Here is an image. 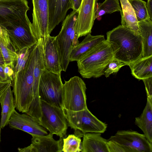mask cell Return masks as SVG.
<instances>
[{"mask_svg":"<svg viewBox=\"0 0 152 152\" xmlns=\"http://www.w3.org/2000/svg\"><path fill=\"white\" fill-rule=\"evenodd\" d=\"M115 52L114 58L128 66L142 57L141 37L120 25L107 33L106 39Z\"/></svg>","mask_w":152,"mask_h":152,"instance_id":"obj_1","label":"cell"},{"mask_svg":"<svg viewBox=\"0 0 152 152\" xmlns=\"http://www.w3.org/2000/svg\"><path fill=\"white\" fill-rule=\"evenodd\" d=\"M36 55L35 45L32 47L24 68L14 74L12 86L15 108L26 113L33 98V69Z\"/></svg>","mask_w":152,"mask_h":152,"instance_id":"obj_2","label":"cell"},{"mask_svg":"<svg viewBox=\"0 0 152 152\" xmlns=\"http://www.w3.org/2000/svg\"><path fill=\"white\" fill-rule=\"evenodd\" d=\"M115 52L106 39L99 43L77 61L78 72L83 78H98L104 75Z\"/></svg>","mask_w":152,"mask_h":152,"instance_id":"obj_3","label":"cell"},{"mask_svg":"<svg viewBox=\"0 0 152 152\" xmlns=\"http://www.w3.org/2000/svg\"><path fill=\"white\" fill-rule=\"evenodd\" d=\"M83 80L77 76L71 77L63 84L62 108L76 111L87 108L86 91Z\"/></svg>","mask_w":152,"mask_h":152,"instance_id":"obj_4","label":"cell"},{"mask_svg":"<svg viewBox=\"0 0 152 152\" xmlns=\"http://www.w3.org/2000/svg\"><path fill=\"white\" fill-rule=\"evenodd\" d=\"M68 126L75 131L83 133L95 132L103 133L106 130L107 125L99 120L88 108L72 111L62 108Z\"/></svg>","mask_w":152,"mask_h":152,"instance_id":"obj_5","label":"cell"},{"mask_svg":"<svg viewBox=\"0 0 152 152\" xmlns=\"http://www.w3.org/2000/svg\"><path fill=\"white\" fill-rule=\"evenodd\" d=\"M78 10H73L63 21L61 29L55 37V41L58 51L62 71L66 72L70 61L72 48L71 35L74 30Z\"/></svg>","mask_w":152,"mask_h":152,"instance_id":"obj_6","label":"cell"},{"mask_svg":"<svg viewBox=\"0 0 152 152\" xmlns=\"http://www.w3.org/2000/svg\"><path fill=\"white\" fill-rule=\"evenodd\" d=\"M63 85L61 73H56L45 69L41 74L39 85L40 100L62 108Z\"/></svg>","mask_w":152,"mask_h":152,"instance_id":"obj_7","label":"cell"},{"mask_svg":"<svg viewBox=\"0 0 152 152\" xmlns=\"http://www.w3.org/2000/svg\"><path fill=\"white\" fill-rule=\"evenodd\" d=\"M41 116L39 124L60 138L66 135L68 125L62 108L41 100Z\"/></svg>","mask_w":152,"mask_h":152,"instance_id":"obj_8","label":"cell"},{"mask_svg":"<svg viewBox=\"0 0 152 152\" xmlns=\"http://www.w3.org/2000/svg\"><path fill=\"white\" fill-rule=\"evenodd\" d=\"M28 3L27 0H0V24L6 28L27 19Z\"/></svg>","mask_w":152,"mask_h":152,"instance_id":"obj_9","label":"cell"},{"mask_svg":"<svg viewBox=\"0 0 152 152\" xmlns=\"http://www.w3.org/2000/svg\"><path fill=\"white\" fill-rule=\"evenodd\" d=\"M109 140L115 141L125 148L126 152H152V143L144 134L131 130H119Z\"/></svg>","mask_w":152,"mask_h":152,"instance_id":"obj_10","label":"cell"},{"mask_svg":"<svg viewBox=\"0 0 152 152\" xmlns=\"http://www.w3.org/2000/svg\"><path fill=\"white\" fill-rule=\"evenodd\" d=\"M5 28L17 52L26 48H30L37 42L38 40L32 30L31 23L28 18Z\"/></svg>","mask_w":152,"mask_h":152,"instance_id":"obj_11","label":"cell"},{"mask_svg":"<svg viewBox=\"0 0 152 152\" xmlns=\"http://www.w3.org/2000/svg\"><path fill=\"white\" fill-rule=\"evenodd\" d=\"M98 1L82 0L74 26L75 33L78 39L91 33L96 19Z\"/></svg>","mask_w":152,"mask_h":152,"instance_id":"obj_12","label":"cell"},{"mask_svg":"<svg viewBox=\"0 0 152 152\" xmlns=\"http://www.w3.org/2000/svg\"><path fill=\"white\" fill-rule=\"evenodd\" d=\"M36 55L33 69V98L28 111L31 115L38 116L41 114V100L39 94V85L43 71L45 69L42 55V38L35 45Z\"/></svg>","mask_w":152,"mask_h":152,"instance_id":"obj_13","label":"cell"},{"mask_svg":"<svg viewBox=\"0 0 152 152\" xmlns=\"http://www.w3.org/2000/svg\"><path fill=\"white\" fill-rule=\"evenodd\" d=\"M32 30L38 39L50 35L48 31L49 0H32Z\"/></svg>","mask_w":152,"mask_h":152,"instance_id":"obj_14","label":"cell"},{"mask_svg":"<svg viewBox=\"0 0 152 152\" xmlns=\"http://www.w3.org/2000/svg\"><path fill=\"white\" fill-rule=\"evenodd\" d=\"M8 124L12 129L21 130L31 135L48 134L47 129L40 125L32 117L26 114H20L15 110Z\"/></svg>","mask_w":152,"mask_h":152,"instance_id":"obj_15","label":"cell"},{"mask_svg":"<svg viewBox=\"0 0 152 152\" xmlns=\"http://www.w3.org/2000/svg\"><path fill=\"white\" fill-rule=\"evenodd\" d=\"M55 38L50 35L42 38V55L45 69L59 73L62 71Z\"/></svg>","mask_w":152,"mask_h":152,"instance_id":"obj_16","label":"cell"},{"mask_svg":"<svg viewBox=\"0 0 152 152\" xmlns=\"http://www.w3.org/2000/svg\"><path fill=\"white\" fill-rule=\"evenodd\" d=\"M72 8L70 0H49L50 34L55 27L64 19L68 11Z\"/></svg>","mask_w":152,"mask_h":152,"instance_id":"obj_17","label":"cell"},{"mask_svg":"<svg viewBox=\"0 0 152 152\" xmlns=\"http://www.w3.org/2000/svg\"><path fill=\"white\" fill-rule=\"evenodd\" d=\"M53 134L32 135L31 144L35 152H62L63 138L56 140Z\"/></svg>","mask_w":152,"mask_h":152,"instance_id":"obj_18","label":"cell"},{"mask_svg":"<svg viewBox=\"0 0 152 152\" xmlns=\"http://www.w3.org/2000/svg\"><path fill=\"white\" fill-rule=\"evenodd\" d=\"M81 142L82 152H109L108 140L102 137L101 133L88 132L83 134Z\"/></svg>","mask_w":152,"mask_h":152,"instance_id":"obj_19","label":"cell"},{"mask_svg":"<svg viewBox=\"0 0 152 152\" xmlns=\"http://www.w3.org/2000/svg\"><path fill=\"white\" fill-rule=\"evenodd\" d=\"M105 39L103 35L93 36L91 34H88L80 43L72 47L70 61H77L86 53Z\"/></svg>","mask_w":152,"mask_h":152,"instance_id":"obj_20","label":"cell"},{"mask_svg":"<svg viewBox=\"0 0 152 152\" xmlns=\"http://www.w3.org/2000/svg\"><path fill=\"white\" fill-rule=\"evenodd\" d=\"M135 124L152 143V99L147 97L146 105L141 115L135 118Z\"/></svg>","mask_w":152,"mask_h":152,"instance_id":"obj_21","label":"cell"},{"mask_svg":"<svg viewBox=\"0 0 152 152\" xmlns=\"http://www.w3.org/2000/svg\"><path fill=\"white\" fill-rule=\"evenodd\" d=\"M119 1L122 9L120 12L121 16V25L135 34L139 35L138 21L132 7L128 0Z\"/></svg>","mask_w":152,"mask_h":152,"instance_id":"obj_22","label":"cell"},{"mask_svg":"<svg viewBox=\"0 0 152 152\" xmlns=\"http://www.w3.org/2000/svg\"><path fill=\"white\" fill-rule=\"evenodd\" d=\"M139 35L142 44V57L152 56V20L148 18L138 22Z\"/></svg>","mask_w":152,"mask_h":152,"instance_id":"obj_23","label":"cell"},{"mask_svg":"<svg viewBox=\"0 0 152 152\" xmlns=\"http://www.w3.org/2000/svg\"><path fill=\"white\" fill-rule=\"evenodd\" d=\"M11 86H10L5 91L0 101L1 112L0 128L1 129H3L8 124L10 118L15 108Z\"/></svg>","mask_w":152,"mask_h":152,"instance_id":"obj_24","label":"cell"},{"mask_svg":"<svg viewBox=\"0 0 152 152\" xmlns=\"http://www.w3.org/2000/svg\"><path fill=\"white\" fill-rule=\"evenodd\" d=\"M128 66L132 75L139 80L152 77V56L141 57Z\"/></svg>","mask_w":152,"mask_h":152,"instance_id":"obj_25","label":"cell"},{"mask_svg":"<svg viewBox=\"0 0 152 152\" xmlns=\"http://www.w3.org/2000/svg\"><path fill=\"white\" fill-rule=\"evenodd\" d=\"M0 48L5 64H15L18 57L17 51L12 42L6 43L0 37Z\"/></svg>","mask_w":152,"mask_h":152,"instance_id":"obj_26","label":"cell"},{"mask_svg":"<svg viewBox=\"0 0 152 152\" xmlns=\"http://www.w3.org/2000/svg\"><path fill=\"white\" fill-rule=\"evenodd\" d=\"M119 0H105L97 5L96 18L106 14H111L115 12H120L122 9L120 5Z\"/></svg>","mask_w":152,"mask_h":152,"instance_id":"obj_27","label":"cell"},{"mask_svg":"<svg viewBox=\"0 0 152 152\" xmlns=\"http://www.w3.org/2000/svg\"><path fill=\"white\" fill-rule=\"evenodd\" d=\"M81 140L80 137L75 134H69L63 138L62 152H81Z\"/></svg>","mask_w":152,"mask_h":152,"instance_id":"obj_28","label":"cell"},{"mask_svg":"<svg viewBox=\"0 0 152 152\" xmlns=\"http://www.w3.org/2000/svg\"><path fill=\"white\" fill-rule=\"evenodd\" d=\"M133 9L138 22L149 18L146 2L142 0H128Z\"/></svg>","mask_w":152,"mask_h":152,"instance_id":"obj_29","label":"cell"},{"mask_svg":"<svg viewBox=\"0 0 152 152\" xmlns=\"http://www.w3.org/2000/svg\"><path fill=\"white\" fill-rule=\"evenodd\" d=\"M31 48H26L17 52L18 57L15 64L14 74L24 68L28 59Z\"/></svg>","mask_w":152,"mask_h":152,"instance_id":"obj_30","label":"cell"},{"mask_svg":"<svg viewBox=\"0 0 152 152\" xmlns=\"http://www.w3.org/2000/svg\"><path fill=\"white\" fill-rule=\"evenodd\" d=\"M126 64L121 61L114 58L107 66L104 72V75L108 77L111 74L117 73L123 66Z\"/></svg>","mask_w":152,"mask_h":152,"instance_id":"obj_31","label":"cell"},{"mask_svg":"<svg viewBox=\"0 0 152 152\" xmlns=\"http://www.w3.org/2000/svg\"><path fill=\"white\" fill-rule=\"evenodd\" d=\"M107 145L109 152H126L123 146L115 141L108 140Z\"/></svg>","mask_w":152,"mask_h":152,"instance_id":"obj_32","label":"cell"},{"mask_svg":"<svg viewBox=\"0 0 152 152\" xmlns=\"http://www.w3.org/2000/svg\"><path fill=\"white\" fill-rule=\"evenodd\" d=\"M15 65L12 64H5L4 66V72L9 81L12 82L14 75Z\"/></svg>","mask_w":152,"mask_h":152,"instance_id":"obj_33","label":"cell"},{"mask_svg":"<svg viewBox=\"0 0 152 152\" xmlns=\"http://www.w3.org/2000/svg\"><path fill=\"white\" fill-rule=\"evenodd\" d=\"M142 80L145 86L147 97L152 99V77Z\"/></svg>","mask_w":152,"mask_h":152,"instance_id":"obj_34","label":"cell"},{"mask_svg":"<svg viewBox=\"0 0 152 152\" xmlns=\"http://www.w3.org/2000/svg\"><path fill=\"white\" fill-rule=\"evenodd\" d=\"M0 37L5 42L9 43L11 42L6 29L0 24Z\"/></svg>","mask_w":152,"mask_h":152,"instance_id":"obj_35","label":"cell"},{"mask_svg":"<svg viewBox=\"0 0 152 152\" xmlns=\"http://www.w3.org/2000/svg\"><path fill=\"white\" fill-rule=\"evenodd\" d=\"M10 86H12V83L10 81L5 82H0V103L3 94Z\"/></svg>","mask_w":152,"mask_h":152,"instance_id":"obj_36","label":"cell"},{"mask_svg":"<svg viewBox=\"0 0 152 152\" xmlns=\"http://www.w3.org/2000/svg\"><path fill=\"white\" fill-rule=\"evenodd\" d=\"M73 10H78L82 0H70Z\"/></svg>","mask_w":152,"mask_h":152,"instance_id":"obj_37","label":"cell"},{"mask_svg":"<svg viewBox=\"0 0 152 152\" xmlns=\"http://www.w3.org/2000/svg\"><path fill=\"white\" fill-rule=\"evenodd\" d=\"M4 66L0 64V82L9 81L4 72Z\"/></svg>","mask_w":152,"mask_h":152,"instance_id":"obj_38","label":"cell"},{"mask_svg":"<svg viewBox=\"0 0 152 152\" xmlns=\"http://www.w3.org/2000/svg\"><path fill=\"white\" fill-rule=\"evenodd\" d=\"M146 7L149 18L152 20V0H148Z\"/></svg>","mask_w":152,"mask_h":152,"instance_id":"obj_39","label":"cell"},{"mask_svg":"<svg viewBox=\"0 0 152 152\" xmlns=\"http://www.w3.org/2000/svg\"><path fill=\"white\" fill-rule=\"evenodd\" d=\"M18 150L20 152H35L34 148L31 144L24 148H18Z\"/></svg>","mask_w":152,"mask_h":152,"instance_id":"obj_40","label":"cell"},{"mask_svg":"<svg viewBox=\"0 0 152 152\" xmlns=\"http://www.w3.org/2000/svg\"><path fill=\"white\" fill-rule=\"evenodd\" d=\"M0 64L5 65V61L0 48Z\"/></svg>","mask_w":152,"mask_h":152,"instance_id":"obj_41","label":"cell"},{"mask_svg":"<svg viewBox=\"0 0 152 152\" xmlns=\"http://www.w3.org/2000/svg\"><path fill=\"white\" fill-rule=\"evenodd\" d=\"M1 128H0V142H1Z\"/></svg>","mask_w":152,"mask_h":152,"instance_id":"obj_42","label":"cell"}]
</instances>
